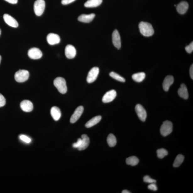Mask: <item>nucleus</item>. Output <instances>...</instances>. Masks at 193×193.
Returning a JSON list of instances; mask_svg holds the SVG:
<instances>
[{"mask_svg":"<svg viewBox=\"0 0 193 193\" xmlns=\"http://www.w3.org/2000/svg\"><path fill=\"white\" fill-rule=\"evenodd\" d=\"M126 161L127 165L135 166L139 163V160L136 156H132L127 158Z\"/></svg>","mask_w":193,"mask_h":193,"instance_id":"25","label":"nucleus"},{"mask_svg":"<svg viewBox=\"0 0 193 193\" xmlns=\"http://www.w3.org/2000/svg\"><path fill=\"white\" fill-rule=\"evenodd\" d=\"M143 181L147 183H156V181L154 179H153L149 176H145L143 177Z\"/></svg>","mask_w":193,"mask_h":193,"instance_id":"30","label":"nucleus"},{"mask_svg":"<svg viewBox=\"0 0 193 193\" xmlns=\"http://www.w3.org/2000/svg\"><path fill=\"white\" fill-rule=\"evenodd\" d=\"M135 110L141 120L145 121L147 118V113L143 107L140 104H137L135 107Z\"/></svg>","mask_w":193,"mask_h":193,"instance_id":"8","label":"nucleus"},{"mask_svg":"<svg viewBox=\"0 0 193 193\" xmlns=\"http://www.w3.org/2000/svg\"><path fill=\"white\" fill-rule=\"evenodd\" d=\"M47 40L50 45H54L59 43L60 42L61 39L58 35L50 33L47 36Z\"/></svg>","mask_w":193,"mask_h":193,"instance_id":"11","label":"nucleus"},{"mask_svg":"<svg viewBox=\"0 0 193 193\" xmlns=\"http://www.w3.org/2000/svg\"><path fill=\"white\" fill-rule=\"evenodd\" d=\"M6 103V100L4 96L0 93V108L3 107Z\"/></svg>","mask_w":193,"mask_h":193,"instance_id":"33","label":"nucleus"},{"mask_svg":"<svg viewBox=\"0 0 193 193\" xmlns=\"http://www.w3.org/2000/svg\"><path fill=\"white\" fill-rule=\"evenodd\" d=\"M185 50L188 53H191L193 51V42H192L189 45L185 47Z\"/></svg>","mask_w":193,"mask_h":193,"instance_id":"32","label":"nucleus"},{"mask_svg":"<svg viewBox=\"0 0 193 193\" xmlns=\"http://www.w3.org/2000/svg\"><path fill=\"white\" fill-rule=\"evenodd\" d=\"M51 114L53 119L56 121L59 120L61 116L60 109L56 106L53 107L51 108Z\"/></svg>","mask_w":193,"mask_h":193,"instance_id":"19","label":"nucleus"},{"mask_svg":"<svg viewBox=\"0 0 193 193\" xmlns=\"http://www.w3.org/2000/svg\"><path fill=\"white\" fill-rule=\"evenodd\" d=\"M112 40L113 45L117 49H120L121 46L120 36L118 31L115 30L112 35Z\"/></svg>","mask_w":193,"mask_h":193,"instance_id":"10","label":"nucleus"},{"mask_svg":"<svg viewBox=\"0 0 193 193\" xmlns=\"http://www.w3.org/2000/svg\"><path fill=\"white\" fill-rule=\"evenodd\" d=\"M146 77V74L144 72L136 73L132 75V78L133 80L137 82H141L144 80Z\"/></svg>","mask_w":193,"mask_h":193,"instance_id":"24","label":"nucleus"},{"mask_svg":"<svg viewBox=\"0 0 193 193\" xmlns=\"http://www.w3.org/2000/svg\"><path fill=\"white\" fill-rule=\"evenodd\" d=\"M139 28L141 34L147 37L152 36L154 33L152 26L149 23L141 22L139 23Z\"/></svg>","mask_w":193,"mask_h":193,"instance_id":"1","label":"nucleus"},{"mask_svg":"<svg viewBox=\"0 0 193 193\" xmlns=\"http://www.w3.org/2000/svg\"><path fill=\"white\" fill-rule=\"evenodd\" d=\"M5 1L12 4H17L18 2V0H5Z\"/></svg>","mask_w":193,"mask_h":193,"instance_id":"38","label":"nucleus"},{"mask_svg":"<svg viewBox=\"0 0 193 193\" xmlns=\"http://www.w3.org/2000/svg\"><path fill=\"white\" fill-rule=\"evenodd\" d=\"M53 83L55 86L60 93L65 94L67 92V88L66 83L63 78L61 77H57L54 80Z\"/></svg>","mask_w":193,"mask_h":193,"instance_id":"2","label":"nucleus"},{"mask_svg":"<svg viewBox=\"0 0 193 193\" xmlns=\"http://www.w3.org/2000/svg\"><path fill=\"white\" fill-rule=\"evenodd\" d=\"M19 138L23 141L27 143H30L31 142L30 138L25 135H20Z\"/></svg>","mask_w":193,"mask_h":193,"instance_id":"31","label":"nucleus"},{"mask_svg":"<svg viewBox=\"0 0 193 193\" xmlns=\"http://www.w3.org/2000/svg\"><path fill=\"white\" fill-rule=\"evenodd\" d=\"M100 70L97 67H93L89 72L87 78L88 83H92L95 81L97 79Z\"/></svg>","mask_w":193,"mask_h":193,"instance_id":"6","label":"nucleus"},{"mask_svg":"<svg viewBox=\"0 0 193 193\" xmlns=\"http://www.w3.org/2000/svg\"><path fill=\"white\" fill-rule=\"evenodd\" d=\"M45 8V2L44 0H36L34 5L35 14L40 16L43 14Z\"/></svg>","mask_w":193,"mask_h":193,"instance_id":"5","label":"nucleus"},{"mask_svg":"<svg viewBox=\"0 0 193 193\" xmlns=\"http://www.w3.org/2000/svg\"><path fill=\"white\" fill-rule=\"evenodd\" d=\"M75 0H62V4L63 5H67L75 1Z\"/></svg>","mask_w":193,"mask_h":193,"instance_id":"36","label":"nucleus"},{"mask_svg":"<svg viewBox=\"0 0 193 193\" xmlns=\"http://www.w3.org/2000/svg\"><path fill=\"white\" fill-rule=\"evenodd\" d=\"M103 0H88L85 4V6L87 8L97 7L102 3Z\"/></svg>","mask_w":193,"mask_h":193,"instance_id":"23","label":"nucleus"},{"mask_svg":"<svg viewBox=\"0 0 193 193\" xmlns=\"http://www.w3.org/2000/svg\"><path fill=\"white\" fill-rule=\"evenodd\" d=\"M102 117L100 116L95 117L89 121L85 124V126L88 128L92 127L98 124L100 121Z\"/></svg>","mask_w":193,"mask_h":193,"instance_id":"22","label":"nucleus"},{"mask_svg":"<svg viewBox=\"0 0 193 193\" xmlns=\"http://www.w3.org/2000/svg\"><path fill=\"white\" fill-rule=\"evenodd\" d=\"M4 20L5 22L10 27L17 28L18 26V23L17 21L11 15L5 14L3 15Z\"/></svg>","mask_w":193,"mask_h":193,"instance_id":"14","label":"nucleus"},{"mask_svg":"<svg viewBox=\"0 0 193 193\" xmlns=\"http://www.w3.org/2000/svg\"><path fill=\"white\" fill-rule=\"evenodd\" d=\"M148 189L153 191H157V187L155 183H151L148 187Z\"/></svg>","mask_w":193,"mask_h":193,"instance_id":"35","label":"nucleus"},{"mask_svg":"<svg viewBox=\"0 0 193 193\" xmlns=\"http://www.w3.org/2000/svg\"><path fill=\"white\" fill-rule=\"evenodd\" d=\"M95 16V14H82L78 17V20L83 23H90L92 21Z\"/></svg>","mask_w":193,"mask_h":193,"instance_id":"18","label":"nucleus"},{"mask_svg":"<svg viewBox=\"0 0 193 193\" xmlns=\"http://www.w3.org/2000/svg\"><path fill=\"white\" fill-rule=\"evenodd\" d=\"M179 95L181 97L186 100L189 98V93L186 85L182 84L178 91Z\"/></svg>","mask_w":193,"mask_h":193,"instance_id":"21","label":"nucleus"},{"mask_svg":"<svg viewBox=\"0 0 193 193\" xmlns=\"http://www.w3.org/2000/svg\"><path fill=\"white\" fill-rule=\"evenodd\" d=\"M189 8V4L185 1H182L176 7L177 11L181 14H185Z\"/></svg>","mask_w":193,"mask_h":193,"instance_id":"17","label":"nucleus"},{"mask_svg":"<svg viewBox=\"0 0 193 193\" xmlns=\"http://www.w3.org/2000/svg\"><path fill=\"white\" fill-rule=\"evenodd\" d=\"M21 108L25 112H30L33 109V106L31 102L29 100L23 101L20 104Z\"/></svg>","mask_w":193,"mask_h":193,"instance_id":"15","label":"nucleus"},{"mask_svg":"<svg viewBox=\"0 0 193 193\" xmlns=\"http://www.w3.org/2000/svg\"><path fill=\"white\" fill-rule=\"evenodd\" d=\"M117 96L116 91L111 90L106 92L103 96L102 101L103 103H108L113 101Z\"/></svg>","mask_w":193,"mask_h":193,"instance_id":"12","label":"nucleus"},{"mask_svg":"<svg viewBox=\"0 0 193 193\" xmlns=\"http://www.w3.org/2000/svg\"><path fill=\"white\" fill-rule=\"evenodd\" d=\"M190 76L192 79H193V64L191 65V67H190Z\"/></svg>","mask_w":193,"mask_h":193,"instance_id":"37","label":"nucleus"},{"mask_svg":"<svg viewBox=\"0 0 193 193\" xmlns=\"http://www.w3.org/2000/svg\"><path fill=\"white\" fill-rule=\"evenodd\" d=\"M109 75L111 77L113 78V79L119 81V82H124L125 81H126L124 78L121 77L120 75L117 74V73L113 72H111L110 74H109Z\"/></svg>","mask_w":193,"mask_h":193,"instance_id":"28","label":"nucleus"},{"mask_svg":"<svg viewBox=\"0 0 193 193\" xmlns=\"http://www.w3.org/2000/svg\"><path fill=\"white\" fill-rule=\"evenodd\" d=\"M83 110L84 108L82 106L78 107L71 116L70 119V122L72 124H74L77 122L82 115Z\"/></svg>","mask_w":193,"mask_h":193,"instance_id":"9","label":"nucleus"},{"mask_svg":"<svg viewBox=\"0 0 193 193\" xmlns=\"http://www.w3.org/2000/svg\"><path fill=\"white\" fill-rule=\"evenodd\" d=\"M29 72L27 70H19L15 73L14 78L17 82H23L27 80L29 77Z\"/></svg>","mask_w":193,"mask_h":193,"instance_id":"4","label":"nucleus"},{"mask_svg":"<svg viewBox=\"0 0 193 193\" xmlns=\"http://www.w3.org/2000/svg\"><path fill=\"white\" fill-rule=\"evenodd\" d=\"M157 156L159 158L162 159L168 154V151L164 148H161L157 151Z\"/></svg>","mask_w":193,"mask_h":193,"instance_id":"29","label":"nucleus"},{"mask_svg":"<svg viewBox=\"0 0 193 193\" xmlns=\"http://www.w3.org/2000/svg\"><path fill=\"white\" fill-rule=\"evenodd\" d=\"M82 140L81 139H79L77 141L76 143H74L73 144V147L75 148H79L81 145Z\"/></svg>","mask_w":193,"mask_h":193,"instance_id":"34","label":"nucleus"},{"mask_svg":"<svg viewBox=\"0 0 193 193\" xmlns=\"http://www.w3.org/2000/svg\"><path fill=\"white\" fill-rule=\"evenodd\" d=\"M122 193H131V192H130V191H128V190H123V191H122Z\"/></svg>","mask_w":193,"mask_h":193,"instance_id":"39","label":"nucleus"},{"mask_svg":"<svg viewBox=\"0 0 193 193\" xmlns=\"http://www.w3.org/2000/svg\"><path fill=\"white\" fill-rule=\"evenodd\" d=\"M184 160V157L183 155L179 154L177 156V157L174 160L173 164V166L174 168H177L180 166L182 163L183 162Z\"/></svg>","mask_w":193,"mask_h":193,"instance_id":"27","label":"nucleus"},{"mask_svg":"<svg viewBox=\"0 0 193 193\" xmlns=\"http://www.w3.org/2000/svg\"><path fill=\"white\" fill-rule=\"evenodd\" d=\"M173 124L172 122L169 121H166L163 122L160 128V133L164 137L170 134L173 131Z\"/></svg>","mask_w":193,"mask_h":193,"instance_id":"3","label":"nucleus"},{"mask_svg":"<svg viewBox=\"0 0 193 193\" xmlns=\"http://www.w3.org/2000/svg\"><path fill=\"white\" fill-rule=\"evenodd\" d=\"M81 137L82 140L81 145L78 148V150L79 151H82L86 149L90 143L89 138L86 135H82Z\"/></svg>","mask_w":193,"mask_h":193,"instance_id":"20","label":"nucleus"},{"mask_svg":"<svg viewBox=\"0 0 193 193\" xmlns=\"http://www.w3.org/2000/svg\"><path fill=\"white\" fill-rule=\"evenodd\" d=\"M1 29H0V35H1Z\"/></svg>","mask_w":193,"mask_h":193,"instance_id":"41","label":"nucleus"},{"mask_svg":"<svg viewBox=\"0 0 193 193\" xmlns=\"http://www.w3.org/2000/svg\"><path fill=\"white\" fill-rule=\"evenodd\" d=\"M107 142L109 146H115L117 144V140L115 136L113 134H109L107 138Z\"/></svg>","mask_w":193,"mask_h":193,"instance_id":"26","label":"nucleus"},{"mask_svg":"<svg viewBox=\"0 0 193 193\" xmlns=\"http://www.w3.org/2000/svg\"><path fill=\"white\" fill-rule=\"evenodd\" d=\"M28 54L30 58L33 59H40L42 56V52L38 48L34 47L29 50Z\"/></svg>","mask_w":193,"mask_h":193,"instance_id":"7","label":"nucleus"},{"mask_svg":"<svg viewBox=\"0 0 193 193\" xmlns=\"http://www.w3.org/2000/svg\"><path fill=\"white\" fill-rule=\"evenodd\" d=\"M174 78L172 75H168L164 79L163 83V88L165 91H168L171 86L174 82Z\"/></svg>","mask_w":193,"mask_h":193,"instance_id":"16","label":"nucleus"},{"mask_svg":"<svg viewBox=\"0 0 193 193\" xmlns=\"http://www.w3.org/2000/svg\"><path fill=\"white\" fill-rule=\"evenodd\" d=\"M2 57L1 56H0V63H1V61Z\"/></svg>","mask_w":193,"mask_h":193,"instance_id":"40","label":"nucleus"},{"mask_svg":"<svg viewBox=\"0 0 193 193\" xmlns=\"http://www.w3.org/2000/svg\"><path fill=\"white\" fill-rule=\"evenodd\" d=\"M65 54L68 58H74L76 55V49L74 46L69 44L65 48Z\"/></svg>","mask_w":193,"mask_h":193,"instance_id":"13","label":"nucleus"}]
</instances>
